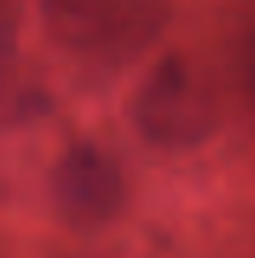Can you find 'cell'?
Instances as JSON below:
<instances>
[{"mask_svg":"<svg viewBox=\"0 0 255 258\" xmlns=\"http://www.w3.org/2000/svg\"><path fill=\"white\" fill-rule=\"evenodd\" d=\"M131 118L151 144L193 147L219 127L223 101L210 69L183 52H170L138 85Z\"/></svg>","mask_w":255,"mask_h":258,"instance_id":"obj_1","label":"cell"},{"mask_svg":"<svg viewBox=\"0 0 255 258\" xmlns=\"http://www.w3.org/2000/svg\"><path fill=\"white\" fill-rule=\"evenodd\" d=\"M46 33L76 56L105 62L131 59L160 36L170 20L167 4L151 0H52L43 7Z\"/></svg>","mask_w":255,"mask_h":258,"instance_id":"obj_2","label":"cell"},{"mask_svg":"<svg viewBox=\"0 0 255 258\" xmlns=\"http://www.w3.org/2000/svg\"><path fill=\"white\" fill-rule=\"evenodd\" d=\"M52 196L76 222H105L124 203V170L118 157L92 141L66 147L52 170Z\"/></svg>","mask_w":255,"mask_h":258,"instance_id":"obj_3","label":"cell"},{"mask_svg":"<svg viewBox=\"0 0 255 258\" xmlns=\"http://www.w3.org/2000/svg\"><path fill=\"white\" fill-rule=\"evenodd\" d=\"M49 92L20 72L13 59H0V127H17L49 111Z\"/></svg>","mask_w":255,"mask_h":258,"instance_id":"obj_4","label":"cell"},{"mask_svg":"<svg viewBox=\"0 0 255 258\" xmlns=\"http://www.w3.org/2000/svg\"><path fill=\"white\" fill-rule=\"evenodd\" d=\"M236 66H239V79H242V88L249 92V98L255 101V26L239 39L236 49Z\"/></svg>","mask_w":255,"mask_h":258,"instance_id":"obj_5","label":"cell"}]
</instances>
